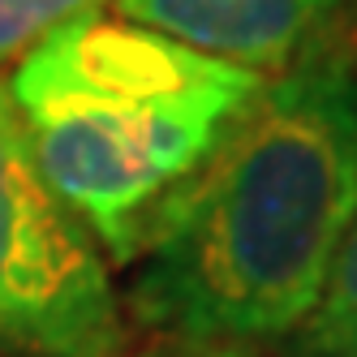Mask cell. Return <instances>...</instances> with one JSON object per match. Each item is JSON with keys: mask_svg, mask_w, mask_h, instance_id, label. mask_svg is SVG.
<instances>
[{"mask_svg": "<svg viewBox=\"0 0 357 357\" xmlns=\"http://www.w3.org/2000/svg\"><path fill=\"white\" fill-rule=\"evenodd\" d=\"M353 215L357 47L331 31L271 73L172 198L125 314L181 353L280 344L323 305Z\"/></svg>", "mask_w": 357, "mask_h": 357, "instance_id": "6da1fadb", "label": "cell"}, {"mask_svg": "<svg viewBox=\"0 0 357 357\" xmlns=\"http://www.w3.org/2000/svg\"><path fill=\"white\" fill-rule=\"evenodd\" d=\"M263 82L104 13L65 26L5 78L39 172L116 267L138 263Z\"/></svg>", "mask_w": 357, "mask_h": 357, "instance_id": "7a4b0ae2", "label": "cell"}, {"mask_svg": "<svg viewBox=\"0 0 357 357\" xmlns=\"http://www.w3.org/2000/svg\"><path fill=\"white\" fill-rule=\"evenodd\" d=\"M112 263L35 164L0 78V357H125Z\"/></svg>", "mask_w": 357, "mask_h": 357, "instance_id": "3957f363", "label": "cell"}, {"mask_svg": "<svg viewBox=\"0 0 357 357\" xmlns=\"http://www.w3.org/2000/svg\"><path fill=\"white\" fill-rule=\"evenodd\" d=\"M116 17L271 78L331 35L349 0H112Z\"/></svg>", "mask_w": 357, "mask_h": 357, "instance_id": "277c9868", "label": "cell"}, {"mask_svg": "<svg viewBox=\"0 0 357 357\" xmlns=\"http://www.w3.org/2000/svg\"><path fill=\"white\" fill-rule=\"evenodd\" d=\"M112 0H0V73L82 17L104 13Z\"/></svg>", "mask_w": 357, "mask_h": 357, "instance_id": "5b68a950", "label": "cell"}, {"mask_svg": "<svg viewBox=\"0 0 357 357\" xmlns=\"http://www.w3.org/2000/svg\"><path fill=\"white\" fill-rule=\"evenodd\" d=\"M275 349L280 357H357V310L314 314Z\"/></svg>", "mask_w": 357, "mask_h": 357, "instance_id": "8992f818", "label": "cell"}, {"mask_svg": "<svg viewBox=\"0 0 357 357\" xmlns=\"http://www.w3.org/2000/svg\"><path fill=\"white\" fill-rule=\"evenodd\" d=\"M340 310H357V215L344 233V245L331 263L327 289H323V305L314 314H340Z\"/></svg>", "mask_w": 357, "mask_h": 357, "instance_id": "52a82bcc", "label": "cell"}, {"mask_svg": "<svg viewBox=\"0 0 357 357\" xmlns=\"http://www.w3.org/2000/svg\"><path fill=\"white\" fill-rule=\"evenodd\" d=\"M172 357H250V353H237V349H198V353H172Z\"/></svg>", "mask_w": 357, "mask_h": 357, "instance_id": "ba28073f", "label": "cell"}]
</instances>
